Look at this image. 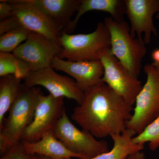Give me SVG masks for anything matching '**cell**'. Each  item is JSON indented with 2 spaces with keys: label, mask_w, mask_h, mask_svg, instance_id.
Masks as SVG:
<instances>
[{
  "label": "cell",
  "mask_w": 159,
  "mask_h": 159,
  "mask_svg": "<svg viewBox=\"0 0 159 159\" xmlns=\"http://www.w3.org/2000/svg\"><path fill=\"white\" fill-rule=\"evenodd\" d=\"M132 111V106L101 82L84 91L71 119L95 138L103 139L124 132Z\"/></svg>",
  "instance_id": "1"
},
{
  "label": "cell",
  "mask_w": 159,
  "mask_h": 159,
  "mask_svg": "<svg viewBox=\"0 0 159 159\" xmlns=\"http://www.w3.org/2000/svg\"><path fill=\"white\" fill-rule=\"evenodd\" d=\"M41 92L23 83L19 96L9 110V115L0 129V153L5 155L21 142L26 129L31 124Z\"/></svg>",
  "instance_id": "2"
},
{
  "label": "cell",
  "mask_w": 159,
  "mask_h": 159,
  "mask_svg": "<svg viewBox=\"0 0 159 159\" xmlns=\"http://www.w3.org/2000/svg\"><path fill=\"white\" fill-rule=\"evenodd\" d=\"M61 51L58 57L71 61L100 60L104 51L111 48L110 35L103 22L93 32L71 34L62 31L59 39Z\"/></svg>",
  "instance_id": "3"
},
{
  "label": "cell",
  "mask_w": 159,
  "mask_h": 159,
  "mask_svg": "<svg viewBox=\"0 0 159 159\" xmlns=\"http://www.w3.org/2000/svg\"><path fill=\"white\" fill-rule=\"evenodd\" d=\"M103 23L110 35L111 54L132 76L138 78L147 53L145 43L132 35L130 27L124 20L118 21L108 17Z\"/></svg>",
  "instance_id": "4"
},
{
  "label": "cell",
  "mask_w": 159,
  "mask_h": 159,
  "mask_svg": "<svg viewBox=\"0 0 159 159\" xmlns=\"http://www.w3.org/2000/svg\"><path fill=\"white\" fill-rule=\"evenodd\" d=\"M144 69L146 82L136 97L133 114L127 124V129L135 136L159 116V79L152 65H146Z\"/></svg>",
  "instance_id": "5"
},
{
  "label": "cell",
  "mask_w": 159,
  "mask_h": 159,
  "mask_svg": "<svg viewBox=\"0 0 159 159\" xmlns=\"http://www.w3.org/2000/svg\"><path fill=\"white\" fill-rule=\"evenodd\" d=\"M57 139L80 159H90L109 151L108 143L98 140L85 130L76 127L69 119L66 110L53 130Z\"/></svg>",
  "instance_id": "6"
},
{
  "label": "cell",
  "mask_w": 159,
  "mask_h": 159,
  "mask_svg": "<svg viewBox=\"0 0 159 159\" xmlns=\"http://www.w3.org/2000/svg\"><path fill=\"white\" fill-rule=\"evenodd\" d=\"M100 60L104 69L102 82L133 106L142 89V83L111 54L110 49L102 53Z\"/></svg>",
  "instance_id": "7"
},
{
  "label": "cell",
  "mask_w": 159,
  "mask_h": 159,
  "mask_svg": "<svg viewBox=\"0 0 159 159\" xmlns=\"http://www.w3.org/2000/svg\"><path fill=\"white\" fill-rule=\"evenodd\" d=\"M61 51V47L57 43L42 34L33 33L12 54L31 72L51 67L54 58L58 57Z\"/></svg>",
  "instance_id": "8"
},
{
  "label": "cell",
  "mask_w": 159,
  "mask_h": 159,
  "mask_svg": "<svg viewBox=\"0 0 159 159\" xmlns=\"http://www.w3.org/2000/svg\"><path fill=\"white\" fill-rule=\"evenodd\" d=\"M66 110L64 98L56 97L49 94L40 95L34 119L23 134L21 141L37 142L45 134L53 131L57 121Z\"/></svg>",
  "instance_id": "9"
},
{
  "label": "cell",
  "mask_w": 159,
  "mask_h": 159,
  "mask_svg": "<svg viewBox=\"0 0 159 159\" xmlns=\"http://www.w3.org/2000/svg\"><path fill=\"white\" fill-rule=\"evenodd\" d=\"M23 81L26 86L34 88L41 86L54 97L73 99L78 105L82 102L84 96V92L80 88L75 80L57 74L51 67L30 72Z\"/></svg>",
  "instance_id": "10"
},
{
  "label": "cell",
  "mask_w": 159,
  "mask_h": 159,
  "mask_svg": "<svg viewBox=\"0 0 159 159\" xmlns=\"http://www.w3.org/2000/svg\"><path fill=\"white\" fill-rule=\"evenodd\" d=\"M10 2L13 6L11 17L18 28L23 27L42 34L59 45V39L62 32L35 6L32 0Z\"/></svg>",
  "instance_id": "11"
},
{
  "label": "cell",
  "mask_w": 159,
  "mask_h": 159,
  "mask_svg": "<svg viewBox=\"0 0 159 159\" xmlns=\"http://www.w3.org/2000/svg\"><path fill=\"white\" fill-rule=\"evenodd\" d=\"M125 14L130 23L132 35L150 43L152 34L157 31L154 25L153 17L159 12V0H124Z\"/></svg>",
  "instance_id": "12"
},
{
  "label": "cell",
  "mask_w": 159,
  "mask_h": 159,
  "mask_svg": "<svg viewBox=\"0 0 159 159\" xmlns=\"http://www.w3.org/2000/svg\"><path fill=\"white\" fill-rule=\"evenodd\" d=\"M51 67L73 77L83 92L102 82L104 69L100 60L71 61L56 57Z\"/></svg>",
  "instance_id": "13"
},
{
  "label": "cell",
  "mask_w": 159,
  "mask_h": 159,
  "mask_svg": "<svg viewBox=\"0 0 159 159\" xmlns=\"http://www.w3.org/2000/svg\"><path fill=\"white\" fill-rule=\"evenodd\" d=\"M35 6L61 32H66L81 0H32Z\"/></svg>",
  "instance_id": "14"
},
{
  "label": "cell",
  "mask_w": 159,
  "mask_h": 159,
  "mask_svg": "<svg viewBox=\"0 0 159 159\" xmlns=\"http://www.w3.org/2000/svg\"><path fill=\"white\" fill-rule=\"evenodd\" d=\"M26 152L31 154L43 156L52 159H80L79 156L69 150L55 137L53 131L45 134L36 142L21 141Z\"/></svg>",
  "instance_id": "15"
},
{
  "label": "cell",
  "mask_w": 159,
  "mask_h": 159,
  "mask_svg": "<svg viewBox=\"0 0 159 159\" xmlns=\"http://www.w3.org/2000/svg\"><path fill=\"white\" fill-rule=\"evenodd\" d=\"M92 11H104L118 21H124L125 6L124 0H81L76 16L72 20L66 32H74L80 18L86 12Z\"/></svg>",
  "instance_id": "16"
},
{
  "label": "cell",
  "mask_w": 159,
  "mask_h": 159,
  "mask_svg": "<svg viewBox=\"0 0 159 159\" xmlns=\"http://www.w3.org/2000/svg\"><path fill=\"white\" fill-rule=\"evenodd\" d=\"M135 136L133 132L128 129L120 134L114 135L111 137L114 143L112 148L90 159H123L132 154L141 151L144 145L133 142Z\"/></svg>",
  "instance_id": "17"
},
{
  "label": "cell",
  "mask_w": 159,
  "mask_h": 159,
  "mask_svg": "<svg viewBox=\"0 0 159 159\" xmlns=\"http://www.w3.org/2000/svg\"><path fill=\"white\" fill-rule=\"evenodd\" d=\"M23 80L13 75L1 77L0 79V129L5 121V116L19 96Z\"/></svg>",
  "instance_id": "18"
},
{
  "label": "cell",
  "mask_w": 159,
  "mask_h": 159,
  "mask_svg": "<svg viewBox=\"0 0 159 159\" xmlns=\"http://www.w3.org/2000/svg\"><path fill=\"white\" fill-rule=\"evenodd\" d=\"M30 72L26 65L13 54L0 52V77L13 75L24 80Z\"/></svg>",
  "instance_id": "19"
},
{
  "label": "cell",
  "mask_w": 159,
  "mask_h": 159,
  "mask_svg": "<svg viewBox=\"0 0 159 159\" xmlns=\"http://www.w3.org/2000/svg\"><path fill=\"white\" fill-rule=\"evenodd\" d=\"M33 33L23 27H19L2 34L0 36V52H13Z\"/></svg>",
  "instance_id": "20"
},
{
  "label": "cell",
  "mask_w": 159,
  "mask_h": 159,
  "mask_svg": "<svg viewBox=\"0 0 159 159\" xmlns=\"http://www.w3.org/2000/svg\"><path fill=\"white\" fill-rule=\"evenodd\" d=\"M136 144L144 145L148 143L149 148L155 151L159 148V116L146 127L141 134L133 138Z\"/></svg>",
  "instance_id": "21"
},
{
  "label": "cell",
  "mask_w": 159,
  "mask_h": 159,
  "mask_svg": "<svg viewBox=\"0 0 159 159\" xmlns=\"http://www.w3.org/2000/svg\"><path fill=\"white\" fill-rule=\"evenodd\" d=\"M1 159H38L35 155L26 152L21 142L2 156Z\"/></svg>",
  "instance_id": "22"
},
{
  "label": "cell",
  "mask_w": 159,
  "mask_h": 159,
  "mask_svg": "<svg viewBox=\"0 0 159 159\" xmlns=\"http://www.w3.org/2000/svg\"><path fill=\"white\" fill-rule=\"evenodd\" d=\"M13 14V6L10 1H0V18L2 20L11 17Z\"/></svg>",
  "instance_id": "23"
},
{
  "label": "cell",
  "mask_w": 159,
  "mask_h": 159,
  "mask_svg": "<svg viewBox=\"0 0 159 159\" xmlns=\"http://www.w3.org/2000/svg\"><path fill=\"white\" fill-rule=\"evenodd\" d=\"M126 159H145V154L141 151L132 154L127 157Z\"/></svg>",
  "instance_id": "24"
},
{
  "label": "cell",
  "mask_w": 159,
  "mask_h": 159,
  "mask_svg": "<svg viewBox=\"0 0 159 159\" xmlns=\"http://www.w3.org/2000/svg\"><path fill=\"white\" fill-rule=\"evenodd\" d=\"M151 57L153 60V62L159 63V48L155 49L152 51L151 54Z\"/></svg>",
  "instance_id": "25"
},
{
  "label": "cell",
  "mask_w": 159,
  "mask_h": 159,
  "mask_svg": "<svg viewBox=\"0 0 159 159\" xmlns=\"http://www.w3.org/2000/svg\"><path fill=\"white\" fill-rule=\"evenodd\" d=\"M151 64L154 67L155 69V70L156 72L157 75L159 79V63H157L152 62Z\"/></svg>",
  "instance_id": "26"
},
{
  "label": "cell",
  "mask_w": 159,
  "mask_h": 159,
  "mask_svg": "<svg viewBox=\"0 0 159 159\" xmlns=\"http://www.w3.org/2000/svg\"><path fill=\"white\" fill-rule=\"evenodd\" d=\"M37 156L38 159H52L51 158L48 157L43 156Z\"/></svg>",
  "instance_id": "27"
},
{
  "label": "cell",
  "mask_w": 159,
  "mask_h": 159,
  "mask_svg": "<svg viewBox=\"0 0 159 159\" xmlns=\"http://www.w3.org/2000/svg\"><path fill=\"white\" fill-rule=\"evenodd\" d=\"M156 18L159 20V12L157 14Z\"/></svg>",
  "instance_id": "28"
},
{
  "label": "cell",
  "mask_w": 159,
  "mask_h": 159,
  "mask_svg": "<svg viewBox=\"0 0 159 159\" xmlns=\"http://www.w3.org/2000/svg\"><path fill=\"white\" fill-rule=\"evenodd\" d=\"M126 158H127V157H126ZM126 158H124V159H126Z\"/></svg>",
  "instance_id": "29"
},
{
  "label": "cell",
  "mask_w": 159,
  "mask_h": 159,
  "mask_svg": "<svg viewBox=\"0 0 159 159\" xmlns=\"http://www.w3.org/2000/svg\"></svg>",
  "instance_id": "30"
}]
</instances>
